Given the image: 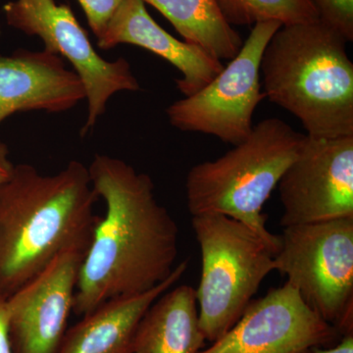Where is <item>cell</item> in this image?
<instances>
[{"label":"cell","instance_id":"cell-1","mask_svg":"<svg viewBox=\"0 0 353 353\" xmlns=\"http://www.w3.org/2000/svg\"><path fill=\"white\" fill-rule=\"evenodd\" d=\"M88 168L106 210L79 271L73 312L81 316L161 284L175 270L179 250L178 225L158 202L150 176L105 154Z\"/></svg>","mask_w":353,"mask_h":353},{"label":"cell","instance_id":"cell-2","mask_svg":"<svg viewBox=\"0 0 353 353\" xmlns=\"http://www.w3.org/2000/svg\"><path fill=\"white\" fill-rule=\"evenodd\" d=\"M97 199L82 162L73 160L54 175L14 165L0 183V296H11L61 253L87 252Z\"/></svg>","mask_w":353,"mask_h":353},{"label":"cell","instance_id":"cell-3","mask_svg":"<svg viewBox=\"0 0 353 353\" xmlns=\"http://www.w3.org/2000/svg\"><path fill=\"white\" fill-rule=\"evenodd\" d=\"M345 44L318 20L282 26L265 48V97L296 117L307 136L353 134V63Z\"/></svg>","mask_w":353,"mask_h":353},{"label":"cell","instance_id":"cell-4","mask_svg":"<svg viewBox=\"0 0 353 353\" xmlns=\"http://www.w3.org/2000/svg\"><path fill=\"white\" fill-rule=\"evenodd\" d=\"M306 134L278 118L253 126L250 136L222 157L194 165L185 181L192 216L224 215L250 227L277 254L280 236L270 233L262 208Z\"/></svg>","mask_w":353,"mask_h":353},{"label":"cell","instance_id":"cell-5","mask_svg":"<svg viewBox=\"0 0 353 353\" xmlns=\"http://www.w3.org/2000/svg\"><path fill=\"white\" fill-rule=\"evenodd\" d=\"M192 217L201 253L196 290L199 326L213 343L238 322L264 279L275 271L276 252L240 221L224 215Z\"/></svg>","mask_w":353,"mask_h":353},{"label":"cell","instance_id":"cell-6","mask_svg":"<svg viewBox=\"0 0 353 353\" xmlns=\"http://www.w3.org/2000/svg\"><path fill=\"white\" fill-rule=\"evenodd\" d=\"M275 270L309 307L353 334V218L285 227Z\"/></svg>","mask_w":353,"mask_h":353},{"label":"cell","instance_id":"cell-7","mask_svg":"<svg viewBox=\"0 0 353 353\" xmlns=\"http://www.w3.org/2000/svg\"><path fill=\"white\" fill-rule=\"evenodd\" d=\"M281 27L275 21L255 24L238 54L210 83L167 108L172 126L233 145L245 141L252 131L253 113L266 97L260 81L262 54Z\"/></svg>","mask_w":353,"mask_h":353},{"label":"cell","instance_id":"cell-8","mask_svg":"<svg viewBox=\"0 0 353 353\" xmlns=\"http://www.w3.org/2000/svg\"><path fill=\"white\" fill-rule=\"evenodd\" d=\"M7 24L39 37L44 50L66 59L82 81L88 101L85 136L105 113L109 99L119 92H137L141 87L125 58L108 61L90 43L87 32L67 4L55 0H14L3 6Z\"/></svg>","mask_w":353,"mask_h":353},{"label":"cell","instance_id":"cell-9","mask_svg":"<svg viewBox=\"0 0 353 353\" xmlns=\"http://www.w3.org/2000/svg\"><path fill=\"white\" fill-rule=\"evenodd\" d=\"M277 187L282 227L353 218V134H306Z\"/></svg>","mask_w":353,"mask_h":353},{"label":"cell","instance_id":"cell-10","mask_svg":"<svg viewBox=\"0 0 353 353\" xmlns=\"http://www.w3.org/2000/svg\"><path fill=\"white\" fill-rule=\"evenodd\" d=\"M341 339L287 282L250 301L238 322L199 353H312Z\"/></svg>","mask_w":353,"mask_h":353},{"label":"cell","instance_id":"cell-11","mask_svg":"<svg viewBox=\"0 0 353 353\" xmlns=\"http://www.w3.org/2000/svg\"><path fill=\"white\" fill-rule=\"evenodd\" d=\"M85 252L67 250L6 299L13 353H57Z\"/></svg>","mask_w":353,"mask_h":353},{"label":"cell","instance_id":"cell-12","mask_svg":"<svg viewBox=\"0 0 353 353\" xmlns=\"http://www.w3.org/2000/svg\"><path fill=\"white\" fill-rule=\"evenodd\" d=\"M85 99L82 81L48 51L0 53V124L17 112L60 113Z\"/></svg>","mask_w":353,"mask_h":353},{"label":"cell","instance_id":"cell-13","mask_svg":"<svg viewBox=\"0 0 353 353\" xmlns=\"http://www.w3.org/2000/svg\"><path fill=\"white\" fill-rule=\"evenodd\" d=\"M124 43L145 48L176 67L182 74L175 81L176 88L185 97L205 87L224 68L222 61L199 46L179 41L162 29L141 0H123L97 43L101 50Z\"/></svg>","mask_w":353,"mask_h":353},{"label":"cell","instance_id":"cell-14","mask_svg":"<svg viewBox=\"0 0 353 353\" xmlns=\"http://www.w3.org/2000/svg\"><path fill=\"white\" fill-rule=\"evenodd\" d=\"M188 260L170 277L148 292L118 297L102 304L65 334L57 353H132L141 318L155 301L180 280Z\"/></svg>","mask_w":353,"mask_h":353},{"label":"cell","instance_id":"cell-15","mask_svg":"<svg viewBox=\"0 0 353 353\" xmlns=\"http://www.w3.org/2000/svg\"><path fill=\"white\" fill-rule=\"evenodd\" d=\"M196 289L182 285L158 297L141 318L132 353H199L205 343Z\"/></svg>","mask_w":353,"mask_h":353},{"label":"cell","instance_id":"cell-16","mask_svg":"<svg viewBox=\"0 0 353 353\" xmlns=\"http://www.w3.org/2000/svg\"><path fill=\"white\" fill-rule=\"evenodd\" d=\"M157 8L187 43L222 61L233 59L243 46L238 32L225 20L216 0H141Z\"/></svg>","mask_w":353,"mask_h":353},{"label":"cell","instance_id":"cell-17","mask_svg":"<svg viewBox=\"0 0 353 353\" xmlns=\"http://www.w3.org/2000/svg\"><path fill=\"white\" fill-rule=\"evenodd\" d=\"M230 25L250 26L275 21L282 26L320 20L311 0H216Z\"/></svg>","mask_w":353,"mask_h":353},{"label":"cell","instance_id":"cell-18","mask_svg":"<svg viewBox=\"0 0 353 353\" xmlns=\"http://www.w3.org/2000/svg\"><path fill=\"white\" fill-rule=\"evenodd\" d=\"M319 19L345 39L353 41V0H311Z\"/></svg>","mask_w":353,"mask_h":353},{"label":"cell","instance_id":"cell-19","mask_svg":"<svg viewBox=\"0 0 353 353\" xmlns=\"http://www.w3.org/2000/svg\"><path fill=\"white\" fill-rule=\"evenodd\" d=\"M88 25L97 39L101 38L123 0H78Z\"/></svg>","mask_w":353,"mask_h":353},{"label":"cell","instance_id":"cell-20","mask_svg":"<svg viewBox=\"0 0 353 353\" xmlns=\"http://www.w3.org/2000/svg\"><path fill=\"white\" fill-rule=\"evenodd\" d=\"M0 353H13L9 336L6 297L0 296Z\"/></svg>","mask_w":353,"mask_h":353},{"label":"cell","instance_id":"cell-21","mask_svg":"<svg viewBox=\"0 0 353 353\" xmlns=\"http://www.w3.org/2000/svg\"><path fill=\"white\" fill-rule=\"evenodd\" d=\"M9 150L3 141H0V183L9 178L12 173L14 165L9 157Z\"/></svg>","mask_w":353,"mask_h":353},{"label":"cell","instance_id":"cell-22","mask_svg":"<svg viewBox=\"0 0 353 353\" xmlns=\"http://www.w3.org/2000/svg\"><path fill=\"white\" fill-rule=\"evenodd\" d=\"M312 353H353V334H345L333 347L316 348Z\"/></svg>","mask_w":353,"mask_h":353}]
</instances>
